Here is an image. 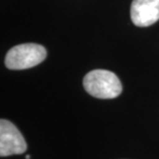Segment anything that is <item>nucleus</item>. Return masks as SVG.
Returning <instances> with one entry per match:
<instances>
[{
  "mask_svg": "<svg viewBox=\"0 0 159 159\" xmlns=\"http://www.w3.org/2000/svg\"><path fill=\"white\" fill-rule=\"evenodd\" d=\"M27 150V143L21 131L11 121H0V156L23 154Z\"/></svg>",
  "mask_w": 159,
  "mask_h": 159,
  "instance_id": "7ed1b4c3",
  "label": "nucleus"
},
{
  "mask_svg": "<svg viewBox=\"0 0 159 159\" xmlns=\"http://www.w3.org/2000/svg\"><path fill=\"white\" fill-rule=\"evenodd\" d=\"M132 23L139 27H148L159 20V0H133L130 7Z\"/></svg>",
  "mask_w": 159,
  "mask_h": 159,
  "instance_id": "20e7f679",
  "label": "nucleus"
},
{
  "mask_svg": "<svg viewBox=\"0 0 159 159\" xmlns=\"http://www.w3.org/2000/svg\"><path fill=\"white\" fill-rule=\"evenodd\" d=\"M83 85L91 96L99 99H113L122 93V84L119 78L106 69H95L88 72Z\"/></svg>",
  "mask_w": 159,
  "mask_h": 159,
  "instance_id": "f257e3e1",
  "label": "nucleus"
},
{
  "mask_svg": "<svg viewBox=\"0 0 159 159\" xmlns=\"http://www.w3.org/2000/svg\"><path fill=\"white\" fill-rule=\"evenodd\" d=\"M46 48L39 43H22L11 48L5 56L8 69L21 70L39 65L46 59Z\"/></svg>",
  "mask_w": 159,
  "mask_h": 159,
  "instance_id": "f03ea898",
  "label": "nucleus"
}]
</instances>
